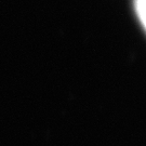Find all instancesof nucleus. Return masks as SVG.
<instances>
[{
  "instance_id": "1",
  "label": "nucleus",
  "mask_w": 146,
  "mask_h": 146,
  "mask_svg": "<svg viewBox=\"0 0 146 146\" xmlns=\"http://www.w3.org/2000/svg\"><path fill=\"white\" fill-rule=\"evenodd\" d=\"M136 15L146 31V0H134Z\"/></svg>"
}]
</instances>
